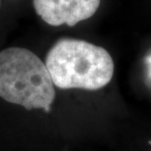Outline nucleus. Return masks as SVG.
I'll use <instances>...</instances> for the list:
<instances>
[{
    "instance_id": "1",
    "label": "nucleus",
    "mask_w": 151,
    "mask_h": 151,
    "mask_svg": "<svg viewBox=\"0 0 151 151\" xmlns=\"http://www.w3.org/2000/svg\"><path fill=\"white\" fill-rule=\"evenodd\" d=\"M46 66L54 86L62 89H100L110 83L114 62L103 47L74 38H61L48 51Z\"/></svg>"
},
{
    "instance_id": "2",
    "label": "nucleus",
    "mask_w": 151,
    "mask_h": 151,
    "mask_svg": "<svg viewBox=\"0 0 151 151\" xmlns=\"http://www.w3.org/2000/svg\"><path fill=\"white\" fill-rule=\"evenodd\" d=\"M0 97L27 110L50 111L54 83L45 64L31 50L9 47L0 52Z\"/></svg>"
},
{
    "instance_id": "3",
    "label": "nucleus",
    "mask_w": 151,
    "mask_h": 151,
    "mask_svg": "<svg viewBox=\"0 0 151 151\" xmlns=\"http://www.w3.org/2000/svg\"><path fill=\"white\" fill-rule=\"evenodd\" d=\"M101 0H34L37 14L49 26L74 27L96 13Z\"/></svg>"
},
{
    "instance_id": "4",
    "label": "nucleus",
    "mask_w": 151,
    "mask_h": 151,
    "mask_svg": "<svg viewBox=\"0 0 151 151\" xmlns=\"http://www.w3.org/2000/svg\"><path fill=\"white\" fill-rule=\"evenodd\" d=\"M144 65H145L146 83L151 87V53H149L145 57V59H144Z\"/></svg>"
},
{
    "instance_id": "5",
    "label": "nucleus",
    "mask_w": 151,
    "mask_h": 151,
    "mask_svg": "<svg viewBox=\"0 0 151 151\" xmlns=\"http://www.w3.org/2000/svg\"><path fill=\"white\" fill-rule=\"evenodd\" d=\"M0 5H1V0H0Z\"/></svg>"
}]
</instances>
